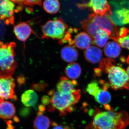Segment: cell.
<instances>
[{"mask_svg":"<svg viewBox=\"0 0 129 129\" xmlns=\"http://www.w3.org/2000/svg\"><path fill=\"white\" fill-rule=\"evenodd\" d=\"M81 27L92 40L98 30L104 29L108 33L109 38L117 42L119 38V30L108 17L92 13L88 18L81 21Z\"/></svg>","mask_w":129,"mask_h":129,"instance_id":"6da1fadb","label":"cell"},{"mask_svg":"<svg viewBox=\"0 0 129 129\" xmlns=\"http://www.w3.org/2000/svg\"><path fill=\"white\" fill-rule=\"evenodd\" d=\"M115 61L104 58L101 61L99 69L107 73L109 86L114 90L129 89V81L127 73L120 67L114 65Z\"/></svg>","mask_w":129,"mask_h":129,"instance_id":"7a4b0ae2","label":"cell"},{"mask_svg":"<svg viewBox=\"0 0 129 129\" xmlns=\"http://www.w3.org/2000/svg\"><path fill=\"white\" fill-rule=\"evenodd\" d=\"M127 115L110 109L95 115L93 125L95 129H124L128 123Z\"/></svg>","mask_w":129,"mask_h":129,"instance_id":"3957f363","label":"cell"},{"mask_svg":"<svg viewBox=\"0 0 129 129\" xmlns=\"http://www.w3.org/2000/svg\"><path fill=\"white\" fill-rule=\"evenodd\" d=\"M16 45L0 41V76H12L17 67L15 59Z\"/></svg>","mask_w":129,"mask_h":129,"instance_id":"277c9868","label":"cell"},{"mask_svg":"<svg viewBox=\"0 0 129 129\" xmlns=\"http://www.w3.org/2000/svg\"><path fill=\"white\" fill-rule=\"evenodd\" d=\"M81 91L75 89L70 93L54 91L50 99L51 104L61 112V115L66 114L70 107L73 106L80 99Z\"/></svg>","mask_w":129,"mask_h":129,"instance_id":"5b68a950","label":"cell"},{"mask_svg":"<svg viewBox=\"0 0 129 129\" xmlns=\"http://www.w3.org/2000/svg\"><path fill=\"white\" fill-rule=\"evenodd\" d=\"M80 9L89 8L93 13L107 17L112 16L113 13L107 0H89L88 2L77 4Z\"/></svg>","mask_w":129,"mask_h":129,"instance_id":"8992f818","label":"cell"},{"mask_svg":"<svg viewBox=\"0 0 129 129\" xmlns=\"http://www.w3.org/2000/svg\"><path fill=\"white\" fill-rule=\"evenodd\" d=\"M22 9L21 6L16 8L14 3L11 0H0V20L7 25L13 24L14 13Z\"/></svg>","mask_w":129,"mask_h":129,"instance_id":"52a82bcc","label":"cell"},{"mask_svg":"<svg viewBox=\"0 0 129 129\" xmlns=\"http://www.w3.org/2000/svg\"><path fill=\"white\" fill-rule=\"evenodd\" d=\"M15 86L12 76H0V99L5 100L16 98L14 95Z\"/></svg>","mask_w":129,"mask_h":129,"instance_id":"ba28073f","label":"cell"},{"mask_svg":"<svg viewBox=\"0 0 129 129\" xmlns=\"http://www.w3.org/2000/svg\"><path fill=\"white\" fill-rule=\"evenodd\" d=\"M78 32L75 34L74 38L68 43L69 45L76 47L79 49H86L92 44V39L86 32Z\"/></svg>","mask_w":129,"mask_h":129,"instance_id":"9c48e42d","label":"cell"},{"mask_svg":"<svg viewBox=\"0 0 129 129\" xmlns=\"http://www.w3.org/2000/svg\"><path fill=\"white\" fill-rule=\"evenodd\" d=\"M14 32L17 38L22 42L26 41L32 33L34 34L30 25L26 22L21 23L15 25Z\"/></svg>","mask_w":129,"mask_h":129,"instance_id":"30bf717a","label":"cell"},{"mask_svg":"<svg viewBox=\"0 0 129 129\" xmlns=\"http://www.w3.org/2000/svg\"><path fill=\"white\" fill-rule=\"evenodd\" d=\"M113 22L118 25L129 24V9L122 8L114 12L112 16L108 17Z\"/></svg>","mask_w":129,"mask_h":129,"instance_id":"8fae6325","label":"cell"},{"mask_svg":"<svg viewBox=\"0 0 129 129\" xmlns=\"http://www.w3.org/2000/svg\"><path fill=\"white\" fill-rule=\"evenodd\" d=\"M86 60L89 62L93 64L98 63L101 61L102 55L101 49L94 46H90L84 53Z\"/></svg>","mask_w":129,"mask_h":129,"instance_id":"7c38bea8","label":"cell"},{"mask_svg":"<svg viewBox=\"0 0 129 129\" xmlns=\"http://www.w3.org/2000/svg\"><path fill=\"white\" fill-rule=\"evenodd\" d=\"M16 109L14 104L8 101L0 102V118L4 119H10L16 113Z\"/></svg>","mask_w":129,"mask_h":129,"instance_id":"4fadbf2b","label":"cell"},{"mask_svg":"<svg viewBox=\"0 0 129 129\" xmlns=\"http://www.w3.org/2000/svg\"><path fill=\"white\" fill-rule=\"evenodd\" d=\"M77 85L76 81H70L66 77L63 76L56 85L58 92L62 93H70L75 89L74 86Z\"/></svg>","mask_w":129,"mask_h":129,"instance_id":"5bb4252c","label":"cell"},{"mask_svg":"<svg viewBox=\"0 0 129 129\" xmlns=\"http://www.w3.org/2000/svg\"><path fill=\"white\" fill-rule=\"evenodd\" d=\"M61 55L63 61L72 63L78 59V53L74 47L67 45L61 50Z\"/></svg>","mask_w":129,"mask_h":129,"instance_id":"9a60e30c","label":"cell"},{"mask_svg":"<svg viewBox=\"0 0 129 129\" xmlns=\"http://www.w3.org/2000/svg\"><path fill=\"white\" fill-rule=\"evenodd\" d=\"M121 48L117 42L110 41L106 44L104 48L105 55L109 58H115L120 55Z\"/></svg>","mask_w":129,"mask_h":129,"instance_id":"2e32d148","label":"cell"},{"mask_svg":"<svg viewBox=\"0 0 129 129\" xmlns=\"http://www.w3.org/2000/svg\"><path fill=\"white\" fill-rule=\"evenodd\" d=\"M102 86V89L94 96L95 100L99 104L106 106L111 101V96L110 93L107 91L108 88L109 87L108 85L104 84Z\"/></svg>","mask_w":129,"mask_h":129,"instance_id":"e0dca14e","label":"cell"},{"mask_svg":"<svg viewBox=\"0 0 129 129\" xmlns=\"http://www.w3.org/2000/svg\"><path fill=\"white\" fill-rule=\"evenodd\" d=\"M38 101V95L34 91L32 90L26 91L21 96L22 103L26 107L34 106L37 103Z\"/></svg>","mask_w":129,"mask_h":129,"instance_id":"ac0fdd59","label":"cell"},{"mask_svg":"<svg viewBox=\"0 0 129 129\" xmlns=\"http://www.w3.org/2000/svg\"><path fill=\"white\" fill-rule=\"evenodd\" d=\"M53 21L55 23V39L60 40L64 36L68 26L61 18H55Z\"/></svg>","mask_w":129,"mask_h":129,"instance_id":"d6986e66","label":"cell"},{"mask_svg":"<svg viewBox=\"0 0 129 129\" xmlns=\"http://www.w3.org/2000/svg\"><path fill=\"white\" fill-rule=\"evenodd\" d=\"M65 73L69 78L74 80L80 76L81 73V68L78 63H72L69 64L66 67Z\"/></svg>","mask_w":129,"mask_h":129,"instance_id":"ffe728a7","label":"cell"},{"mask_svg":"<svg viewBox=\"0 0 129 129\" xmlns=\"http://www.w3.org/2000/svg\"><path fill=\"white\" fill-rule=\"evenodd\" d=\"M109 38L108 33L106 30L99 29L92 40V44L96 45L100 47H103L106 45Z\"/></svg>","mask_w":129,"mask_h":129,"instance_id":"44dd1931","label":"cell"},{"mask_svg":"<svg viewBox=\"0 0 129 129\" xmlns=\"http://www.w3.org/2000/svg\"><path fill=\"white\" fill-rule=\"evenodd\" d=\"M42 38H51L55 39V24L54 21L50 20L42 26Z\"/></svg>","mask_w":129,"mask_h":129,"instance_id":"7402d4cb","label":"cell"},{"mask_svg":"<svg viewBox=\"0 0 129 129\" xmlns=\"http://www.w3.org/2000/svg\"><path fill=\"white\" fill-rule=\"evenodd\" d=\"M59 0H45L43 2V7L46 12L49 14L57 13L60 9Z\"/></svg>","mask_w":129,"mask_h":129,"instance_id":"603a6c76","label":"cell"},{"mask_svg":"<svg viewBox=\"0 0 129 129\" xmlns=\"http://www.w3.org/2000/svg\"><path fill=\"white\" fill-rule=\"evenodd\" d=\"M50 124L49 119L42 114H37L33 124L35 129H48Z\"/></svg>","mask_w":129,"mask_h":129,"instance_id":"cb8c5ba5","label":"cell"},{"mask_svg":"<svg viewBox=\"0 0 129 129\" xmlns=\"http://www.w3.org/2000/svg\"><path fill=\"white\" fill-rule=\"evenodd\" d=\"M101 89L99 86V83L97 81L94 80L88 85L86 90L90 95L95 96Z\"/></svg>","mask_w":129,"mask_h":129,"instance_id":"d4e9b609","label":"cell"},{"mask_svg":"<svg viewBox=\"0 0 129 129\" xmlns=\"http://www.w3.org/2000/svg\"><path fill=\"white\" fill-rule=\"evenodd\" d=\"M117 42L123 48L129 50V33L124 37H119Z\"/></svg>","mask_w":129,"mask_h":129,"instance_id":"484cf974","label":"cell"},{"mask_svg":"<svg viewBox=\"0 0 129 129\" xmlns=\"http://www.w3.org/2000/svg\"><path fill=\"white\" fill-rule=\"evenodd\" d=\"M42 0H24V4L26 6H33L35 5L41 6Z\"/></svg>","mask_w":129,"mask_h":129,"instance_id":"4316f807","label":"cell"},{"mask_svg":"<svg viewBox=\"0 0 129 129\" xmlns=\"http://www.w3.org/2000/svg\"><path fill=\"white\" fill-rule=\"evenodd\" d=\"M4 23L0 20V39L2 38L5 32V27Z\"/></svg>","mask_w":129,"mask_h":129,"instance_id":"83f0119b","label":"cell"},{"mask_svg":"<svg viewBox=\"0 0 129 129\" xmlns=\"http://www.w3.org/2000/svg\"><path fill=\"white\" fill-rule=\"evenodd\" d=\"M41 101L44 105H47L50 102V99L47 96H44L42 98Z\"/></svg>","mask_w":129,"mask_h":129,"instance_id":"f1b7e54d","label":"cell"},{"mask_svg":"<svg viewBox=\"0 0 129 129\" xmlns=\"http://www.w3.org/2000/svg\"><path fill=\"white\" fill-rule=\"evenodd\" d=\"M34 89H35L37 91H41L43 90L45 88V86L44 85L41 84H35L33 86Z\"/></svg>","mask_w":129,"mask_h":129,"instance_id":"f546056e","label":"cell"},{"mask_svg":"<svg viewBox=\"0 0 129 129\" xmlns=\"http://www.w3.org/2000/svg\"><path fill=\"white\" fill-rule=\"evenodd\" d=\"M39 112L37 114H42L46 111V107L44 104H40L38 106Z\"/></svg>","mask_w":129,"mask_h":129,"instance_id":"4dcf8cb0","label":"cell"},{"mask_svg":"<svg viewBox=\"0 0 129 129\" xmlns=\"http://www.w3.org/2000/svg\"><path fill=\"white\" fill-rule=\"evenodd\" d=\"M30 111L29 109L27 108H24L22 109L21 111V115L23 116H26V115H28Z\"/></svg>","mask_w":129,"mask_h":129,"instance_id":"1f68e13d","label":"cell"},{"mask_svg":"<svg viewBox=\"0 0 129 129\" xmlns=\"http://www.w3.org/2000/svg\"><path fill=\"white\" fill-rule=\"evenodd\" d=\"M11 1H12L14 3H16L19 5V6H23L24 5V0H11Z\"/></svg>","mask_w":129,"mask_h":129,"instance_id":"d6a6232c","label":"cell"},{"mask_svg":"<svg viewBox=\"0 0 129 129\" xmlns=\"http://www.w3.org/2000/svg\"><path fill=\"white\" fill-rule=\"evenodd\" d=\"M53 126H54V127L53 129H70L69 127H62L61 125H58L57 123Z\"/></svg>","mask_w":129,"mask_h":129,"instance_id":"836d02e7","label":"cell"},{"mask_svg":"<svg viewBox=\"0 0 129 129\" xmlns=\"http://www.w3.org/2000/svg\"><path fill=\"white\" fill-rule=\"evenodd\" d=\"M55 108L53 107V106L51 104H50V106H48V111H50V112H53V111H55Z\"/></svg>","mask_w":129,"mask_h":129,"instance_id":"e575fe53","label":"cell"},{"mask_svg":"<svg viewBox=\"0 0 129 129\" xmlns=\"http://www.w3.org/2000/svg\"><path fill=\"white\" fill-rule=\"evenodd\" d=\"M126 71H127L126 73H127V76H128V78L129 81V67L127 68Z\"/></svg>","mask_w":129,"mask_h":129,"instance_id":"d590c367","label":"cell"},{"mask_svg":"<svg viewBox=\"0 0 129 129\" xmlns=\"http://www.w3.org/2000/svg\"><path fill=\"white\" fill-rule=\"evenodd\" d=\"M126 61H127V62L129 64V55L128 56V58H127V60H126Z\"/></svg>","mask_w":129,"mask_h":129,"instance_id":"8d00e7d4","label":"cell"},{"mask_svg":"<svg viewBox=\"0 0 129 129\" xmlns=\"http://www.w3.org/2000/svg\"><path fill=\"white\" fill-rule=\"evenodd\" d=\"M4 101V100H2V99H0V102L3 101Z\"/></svg>","mask_w":129,"mask_h":129,"instance_id":"74e56055","label":"cell"}]
</instances>
